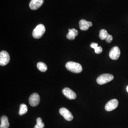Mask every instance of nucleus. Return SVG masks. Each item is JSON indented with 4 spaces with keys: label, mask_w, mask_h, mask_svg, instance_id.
Instances as JSON below:
<instances>
[{
    "label": "nucleus",
    "mask_w": 128,
    "mask_h": 128,
    "mask_svg": "<svg viewBox=\"0 0 128 128\" xmlns=\"http://www.w3.org/2000/svg\"><path fill=\"white\" fill-rule=\"evenodd\" d=\"M119 105V102L117 99H114L109 101L105 105V109L107 112H110L115 110Z\"/></svg>",
    "instance_id": "39448f33"
},
{
    "label": "nucleus",
    "mask_w": 128,
    "mask_h": 128,
    "mask_svg": "<svg viewBox=\"0 0 128 128\" xmlns=\"http://www.w3.org/2000/svg\"><path fill=\"white\" fill-rule=\"evenodd\" d=\"M66 68L68 71L74 73H80L82 71V66L78 63L69 61L66 64Z\"/></svg>",
    "instance_id": "f257e3e1"
},
{
    "label": "nucleus",
    "mask_w": 128,
    "mask_h": 128,
    "mask_svg": "<svg viewBox=\"0 0 128 128\" xmlns=\"http://www.w3.org/2000/svg\"><path fill=\"white\" fill-rule=\"evenodd\" d=\"M10 56L9 53L6 51H2L0 53V65L4 66L9 63Z\"/></svg>",
    "instance_id": "20e7f679"
},
{
    "label": "nucleus",
    "mask_w": 128,
    "mask_h": 128,
    "mask_svg": "<svg viewBox=\"0 0 128 128\" xmlns=\"http://www.w3.org/2000/svg\"><path fill=\"white\" fill-rule=\"evenodd\" d=\"M120 55V51L119 48L117 46L112 48L110 51L109 56L112 60H116L119 58Z\"/></svg>",
    "instance_id": "423d86ee"
},
{
    "label": "nucleus",
    "mask_w": 128,
    "mask_h": 128,
    "mask_svg": "<svg viewBox=\"0 0 128 128\" xmlns=\"http://www.w3.org/2000/svg\"><path fill=\"white\" fill-rule=\"evenodd\" d=\"M114 78V76L112 74H104L98 76L96 79V82L99 84L102 85L112 81Z\"/></svg>",
    "instance_id": "7ed1b4c3"
},
{
    "label": "nucleus",
    "mask_w": 128,
    "mask_h": 128,
    "mask_svg": "<svg viewBox=\"0 0 128 128\" xmlns=\"http://www.w3.org/2000/svg\"><path fill=\"white\" fill-rule=\"evenodd\" d=\"M90 46H91L92 48L94 49H96L97 47L98 46V45L96 43H92L90 45Z\"/></svg>",
    "instance_id": "aec40b11"
},
{
    "label": "nucleus",
    "mask_w": 128,
    "mask_h": 128,
    "mask_svg": "<svg viewBox=\"0 0 128 128\" xmlns=\"http://www.w3.org/2000/svg\"><path fill=\"white\" fill-rule=\"evenodd\" d=\"M80 29L82 30H87L91 27L92 24L91 22H88L85 20H81L79 23Z\"/></svg>",
    "instance_id": "9b49d317"
},
{
    "label": "nucleus",
    "mask_w": 128,
    "mask_h": 128,
    "mask_svg": "<svg viewBox=\"0 0 128 128\" xmlns=\"http://www.w3.org/2000/svg\"><path fill=\"white\" fill-rule=\"evenodd\" d=\"M45 125L42 122V119L40 118H38L37 119V124L35 126L34 128H44Z\"/></svg>",
    "instance_id": "f3484780"
},
{
    "label": "nucleus",
    "mask_w": 128,
    "mask_h": 128,
    "mask_svg": "<svg viewBox=\"0 0 128 128\" xmlns=\"http://www.w3.org/2000/svg\"><path fill=\"white\" fill-rule=\"evenodd\" d=\"M44 0H31L30 3V8L32 10H36L40 7Z\"/></svg>",
    "instance_id": "9d476101"
},
{
    "label": "nucleus",
    "mask_w": 128,
    "mask_h": 128,
    "mask_svg": "<svg viewBox=\"0 0 128 128\" xmlns=\"http://www.w3.org/2000/svg\"><path fill=\"white\" fill-rule=\"evenodd\" d=\"M127 92H128V86L127 87Z\"/></svg>",
    "instance_id": "412c9836"
},
{
    "label": "nucleus",
    "mask_w": 128,
    "mask_h": 128,
    "mask_svg": "<svg viewBox=\"0 0 128 128\" xmlns=\"http://www.w3.org/2000/svg\"><path fill=\"white\" fill-rule=\"evenodd\" d=\"M68 32V34L66 35V38L69 40H74L76 37L78 35V32L76 29H69Z\"/></svg>",
    "instance_id": "f8f14e48"
},
{
    "label": "nucleus",
    "mask_w": 128,
    "mask_h": 128,
    "mask_svg": "<svg viewBox=\"0 0 128 128\" xmlns=\"http://www.w3.org/2000/svg\"><path fill=\"white\" fill-rule=\"evenodd\" d=\"M109 34L104 29L101 30L100 31V33H99V37L100 39L102 40H106V38L108 36Z\"/></svg>",
    "instance_id": "dca6fc26"
},
{
    "label": "nucleus",
    "mask_w": 128,
    "mask_h": 128,
    "mask_svg": "<svg viewBox=\"0 0 128 128\" xmlns=\"http://www.w3.org/2000/svg\"><path fill=\"white\" fill-rule=\"evenodd\" d=\"M46 31V28L43 24H40L34 28L32 32V36L35 38H40L43 36Z\"/></svg>",
    "instance_id": "f03ea898"
},
{
    "label": "nucleus",
    "mask_w": 128,
    "mask_h": 128,
    "mask_svg": "<svg viewBox=\"0 0 128 128\" xmlns=\"http://www.w3.org/2000/svg\"><path fill=\"white\" fill-rule=\"evenodd\" d=\"M40 97L37 93H34L32 94L29 98L30 104L33 107H35L38 105L40 103Z\"/></svg>",
    "instance_id": "1a4fd4ad"
},
{
    "label": "nucleus",
    "mask_w": 128,
    "mask_h": 128,
    "mask_svg": "<svg viewBox=\"0 0 128 128\" xmlns=\"http://www.w3.org/2000/svg\"><path fill=\"white\" fill-rule=\"evenodd\" d=\"M62 92L64 96L70 100L75 99L76 98V94L75 92L68 87L64 88L62 91Z\"/></svg>",
    "instance_id": "6e6552de"
},
{
    "label": "nucleus",
    "mask_w": 128,
    "mask_h": 128,
    "mask_svg": "<svg viewBox=\"0 0 128 128\" xmlns=\"http://www.w3.org/2000/svg\"><path fill=\"white\" fill-rule=\"evenodd\" d=\"M37 68L42 72H45L48 69V67L46 64L43 62H38L37 64Z\"/></svg>",
    "instance_id": "4468645a"
},
{
    "label": "nucleus",
    "mask_w": 128,
    "mask_h": 128,
    "mask_svg": "<svg viewBox=\"0 0 128 128\" xmlns=\"http://www.w3.org/2000/svg\"><path fill=\"white\" fill-rule=\"evenodd\" d=\"M94 51L96 54H101L102 51V48L101 47V46H98L96 49H94Z\"/></svg>",
    "instance_id": "a211bd4d"
},
{
    "label": "nucleus",
    "mask_w": 128,
    "mask_h": 128,
    "mask_svg": "<svg viewBox=\"0 0 128 128\" xmlns=\"http://www.w3.org/2000/svg\"><path fill=\"white\" fill-rule=\"evenodd\" d=\"M105 40H106V42H107V43H110V42L112 41V40H113V37H112V35L109 34V35H108L107 37L106 38Z\"/></svg>",
    "instance_id": "6ab92c4d"
},
{
    "label": "nucleus",
    "mask_w": 128,
    "mask_h": 128,
    "mask_svg": "<svg viewBox=\"0 0 128 128\" xmlns=\"http://www.w3.org/2000/svg\"><path fill=\"white\" fill-rule=\"evenodd\" d=\"M10 124L8 118L6 116H3L0 118V128H8L9 127Z\"/></svg>",
    "instance_id": "ddd939ff"
},
{
    "label": "nucleus",
    "mask_w": 128,
    "mask_h": 128,
    "mask_svg": "<svg viewBox=\"0 0 128 128\" xmlns=\"http://www.w3.org/2000/svg\"><path fill=\"white\" fill-rule=\"evenodd\" d=\"M28 112V107L27 105L25 104H22L20 105V108L19 110V115H23L26 114Z\"/></svg>",
    "instance_id": "2eb2a0df"
},
{
    "label": "nucleus",
    "mask_w": 128,
    "mask_h": 128,
    "mask_svg": "<svg viewBox=\"0 0 128 128\" xmlns=\"http://www.w3.org/2000/svg\"><path fill=\"white\" fill-rule=\"evenodd\" d=\"M60 113L68 121H71L73 119V116L72 113L66 108H61L60 110Z\"/></svg>",
    "instance_id": "0eeeda50"
}]
</instances>
